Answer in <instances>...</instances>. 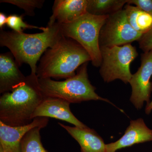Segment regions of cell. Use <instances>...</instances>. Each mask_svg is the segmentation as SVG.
<instances>
[{
  "label": "cell",
  "mask_w": 152,
  "mask_h": 152,
  "mask_svg": "<svg viewBox=\"0 0 152 152\" xmlns=\"http://www.w3.org/2000/svg\"><path fill=\"white\" fill-rule=\"evenodd\" d=\"M43 32L25 34L0 31V45L10 49L19 66L24 64L31 67V74L37 75V64L48 49L54 46L62 37L61 25L48 24Z\"/></svg>",
  "instance_id": "cell-1"
},
{
  "label": "cell",
  "mask_w": 152,
  "mask_h": 152,
  "mask_svg": "<svg viewBox=\"0 0 152 152\" xmlns=\"http://www.w3.org/2000/svg\"><path fill=\"white\" fill-rule=\"evenodd\" d=\"M37 75L30 74L24 81L0 97V121L12 126H24L33 120L34 112L45 99Z\"/></svg>",
  "instance_id": "cell-2"
},
{
  "label": "cell",
  "mask_w": 152,
  "mask_h": 152,
  "mask_svg": "<svg viewBox=\"0 0 152 152\" xmlns=\"http://www.w3.org/2000/svg\"><path fill=\"white\" fill-rule=\"evenodd\" d=\"M89 61L91 56L80 44L63 36L41 57L37 75L39 78H69L75 75L80 66Z\"/></svg>",
  "instance_id": "cell-3"
},
{
  "label": "cell",
  "mask_w": 152,
  "mask_h": 152,
  "mask_svg": "<svg viewBox=\"0 0 152 152\" xmlns=\"http://www.w3.org/2000/svg\"><path fill=\"white\" fill-rule=\"evenodd\" d=\"M88 63L79 67L75 75L63 81L51 79L39 78V84L45 98L62 99L70 103L85 101H102L111 103L108 100L99 96L96 88L91 84L87 71Z\"/></svg>",
  "instance_id": "cell-4"
},
{
  "label": "cell",
  "mask_w": 152,
  "mask_h": 152,
  "mask_svg": "<svg viewBox=\"0 0 152 152\" xmlns=\"http://www.w3.org/2000/svg\"><path fill=\"white\" fill-rule=\"evenodd\" d=\"M109 15H95L87 12L75 21L61 25L63 35L80 44L88 53L93 65L97 67L102 62L100 32Z\"/></svg>",
  "instance_id": "cell-5"
},
{
  "label": "cell",
  "mask_w": 152,
  "mask_h": 152,
  "mask_svg": "<svg viewBox=\"0 0 152 152\" xmlns=\"http://www.w3.org/2000/svg\"><path fill=\"white\" fill-rule=\"evenodd\" d=\"M102 62L100 74L107 83L119 79L125 84L129 83L132 75L130 66L138 56L134 47L131 44L122 46L101 47Z\"/></svg>",
  "instance_id": "cell-6"
},
{
  "label": "cell",
  "mask_w": 152,
  "mask_h": 152,
  "mask_svg": "<svg viewBox=\"0 0 152 152\" xmlns=\"http://www.w3.org/2000/svg\"><path fill=\"white\" fill-rule=\"evenodd\" d=\"M142 35L128 21L124 9L109 16L100 32V47L122 46L138 41Z\"/></svg>",
  "instance_id": "cell-7"
},
{
  "label": "cell",
  "mask_w": 152,
  "mask_h": 152,
  "mask_svg": "<svg viewBox=\"0 0 152 152\" xmlns=\"http://www.w3.org/2000/svg\"><path fill=\"white\" fill-rule=\"evenodd\" d=\"M152 50L141 56V64L137 72L132 75L129 81L132 88L130 101L137 109L142 107L144 102H151L152 92Z\"/></svg>",
  "instance_id": "cell-8"
},
{
  "label": "cell",
  "mask_w": 152,
  "mask_h": 152,
  "mask_svg": "<svg viewBox=\"0 0 152 152\" xmlns=\"http://www.w3.org/2000/svg\"><path fill=\"white\" fill-rule=\"evenodd\" d=\"M49 122V118L38 117L28 124L12 126L0 121V151L20 152L21 142L25 135L35 128H44Z\"/></svg>",
  "instance_id": "cell-9"
},
{
  "label": "cell",
  "mask_w": 152,
  "mask_h": 152,
  "mask_svg": "<svg viewBox=\"0 0 152 152\" xmlns=\"http://www.w3.org/2000/svg\"><path fill=\"white\" fill-rule=\"evenodd\" d=\"M70 103L56 98H45L38 106L32 116L34 120L38 117L54 118L64 121L81 129L88 128L71 112Z\"/></svg>",
  "instance_id": "cell-10"
},
{
  "label": "cell",
  "mask_w": 152,
  "mask_h": 152,
  "mask_svg": "<svg viewBox=\"0 0 152 152\" xmlns=\"http://www.w3.org/2000/svg\"><path fill=\"white\" fill-rule=\"evenodd\" d=\"M150 141H152V130L147 126L142 119L132 120L119 140L106 144V152H115L135 144Z\"/></svg>",
  "instance_id": "cell-11"
},
{
  "label": "cell",
  "mask_w": 152,
  "mask_h": 152,
  "mask_svg": "<svg viewBox=\"0 0 152 152\" xmlns=\"http://www.w3.org/2000/svg\"><path fill=\"white\" fill-rule=\"evenodd\" d=\"M87 4V0H56L48 24H66L75 21L86 13Z\"/></svg>",
  "instance_id": "cell-12"
},
{
  "label": "cell",
  "mask_w": 152,
  "mask_h": 152,
  "mask_svg": "<svg viewBox=\"0 0 152 152\" xmlns=\"http://www.w3.org/2000/svg\"><path fill=\"white\" fill-rule=\"evenodd\" d=\"M11 53L0 55V93L8 92L23 83L26 77Z\"/></svg>",
  "instance_id": "cell-13"
},
{
  "label": "cell",
  "mask_w": 152,
  "mask_h": 152,
  "mask_svg": "<svg viewBox=\"0 0 152 152\" xmlns=\"http://www.w3.org/2000/svg\"><path fill=\"white\" fill-rule=\"evenodd\" d=\"M80 146L81 152H106V144L96 131L89 128L81 129L58 123Z\"/></svg>",
  "instance_id": "cell-14"
},
{
  "label": "cell",
  "mask_w": 152,
  "mask_h": 152,
  "mask_svg": "<svg viewBox=\"0 0 152 152\" xmlns=\"http://www.w3.org/2000/svg\"><path fill=\"white\" fill-rule=\"evenodd\" d=\"M128 21L134 30L143 35L152 28V16L135 6L126 4L124 7Z\"/></svg>",
  "instance_id": "cell-15"
},
{
  "label": "cell",
  "mask_w": 152,
  "mask_h": 152,
  "mask_svg": "<svg viewBox=\"0 0 152 152\" xmlns=\"http://www.w3.org/2000/svg\"><path fill=\"white\" fill-rule=\"evenodd\" d=\"M87 12L95 15H110L121 10L128 0H87Z\"/></svg>",
  "instance_id": "cell-16"
},
{
  "label": "cell",
  "mask_w": 152,
  "mask_h": 152,
  "mask_svg": "<svg viewBox=\"0 0 152 152\" xmlns=\"http://www.w3.org/2000/svg\"><path fill=\"white\" fill-rule=\"evenodd\" d=\"M42 129L34 128L25 135L21 142L20 152H49L41 142L40 131Z\"/></svg>",
  "instance_id": "cell-17"
},
{
  "label": "cell",
  "mask_w": 152,
  "mask_h": 152,
  "mask_svg": "<svg viewBox=\"0 0 152 152\" xmlns=\"http://www.w3.org/2000/svg\"><path fill=\"white\" fill-rule=\"evenodd\" d=\"M44 0H1V3H8L17 6L24 10L25 15L33 16L36 9H40L43 6Z\"/></svg>",
  "instance_id": "cell-18"
},
{
  "label": "cell",
  "mask_w": 152,
  "mask_h": 152,
  "mask_svg": "<svg viewBox=\"0 0 152 152\" xmlns=\"http://www.w3.org/2000/svg\"><path fill=\"white\" fill-rule=\"evenodd\" d=\"M23 15L19 16L17 15H11L7 17V25L13 31L18 33L23 32L24 30L26 29H38L43 31L46 28L39 27L27 23L23 21Z\"/></svg>",
  "instance_id": "cell-19"
},
{
  "label": "cell",
  "mask_w": 152,
  "mask_h": 152,
  "mask_svg": "<svg viewBox=\"0 0 152 152\" xmlns=\"http://www.w3.org/2000/svg\"><path fill=\"white\" fill-rule=\"evenodd\" d=\"M139 47L144 53L152 50V28L149 31L142 35L138 41Z\"/></svg>",
  "instance_id": "cell-20"
},
{
  "label": "cell",
  "mask_w": 152,
  "mask_h": 152,
  "mask_svg": "<svg viewBox=\"0 0 152 152\" xmlns=\"http://www.w3.org/2000/svg\"><path fill=\"white\" fill-rule=\"evenodd\" d=\"M127 4L134 5L152 16V0H128Z\"/></svg>",
  "instance_id": "cell-21"
},
{
  "label": "cell",
  "mask_w": 152,
  "mask_h": 152,
  "mask_svg": "<svg viewBox=\"0 0 152 152\" xmlns=\"http://www.w3.org/2000/svg\"><path fill=\"white\" fill-rule=\"evenodd\" d=\"M7 17L6 15L5 14L1 12L0 13V28L1 29H3V28L5 25L7 24Z\"/></svg>",
  "instance_id": "cell-22"
},
{
  "label": "cell",
  "mask_w": 152,
  "mask_h": 152,
  "mask_svg": "<svg viewBox=\"0 0 152 152\" xmlns=\"http://www.w3.org/2000/svg\"><path fill=\"white\" fill-rule=\"evenodd\" d=\"M145 113L147 115H149L151 112L152 110V101L149 104L146 105L145 108Z\"/></svg>",
  "instance_id": "cell-23"
},
{
  "label": "cell",
  "mask_w": 152,
  "mask_h": 152,
  "mask_svg": "<svg viewBox=\"0 0 152 152\" xmlns=\"http://www.w3.org/2000/svg\"><path fill=\"white\" fill-rule=\"evenodd\" d=\"M0 152H5L3 151H0Z\"/></svg>",
  "instance_id": "cell-24"
}]
</instances>
